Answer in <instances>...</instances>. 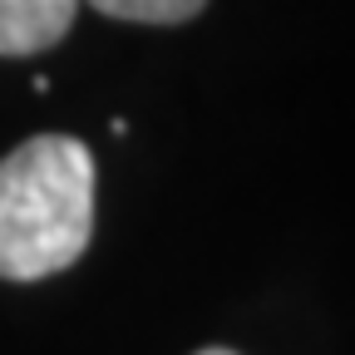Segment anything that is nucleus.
Returning <instances> with one entry per match:
<instances>
[{
  "label": "nucleus",
  "mask_w": 355,
  "mask_h": 355,
  "mask_svg": "<svg viewBox=\"0 0 355 355\" xmlns=\"http://www.w3.org/2000/svg\"><path fill=\"white\" fill-rule=\"evenodd\" d=\"M94 237V153L40 133L0 158V277L40 282L74 266Z\"/></svg>",
  "instance_id": "nucleus-1"
},
{
  "label": "nucleus",
  "mask_w": 355,
  "mask_h": 355,
  "mask_svg": "<svg viewBox=\"0 0 355 355\" xmlns=\"http://www.w3.org/2000/svg\"><path fill=\"white\" fill-rule=\"evenodd\" d=\"M79 0H0V55H40L69 35Z\"/></svg>",
  "instance_id": "nucleus-2"
},
{
  "label": "nucleus",
  "mask_w": 355,
  "mask_h": 355,
  "mask_svg": "<svg viewBox=\"0 0 355 355\" xmlns=\"http://www.w3.org/2000/svg\"><path fill=\"white\" fill-rule=\"evenodd\" d=\"M79 6H94L109 20H139V25H178L193 20L207 0H79Z\"/></svg>",
  "instance_id": "nucleus-3"
},
{
  "label": "nucleus",
  "mask_w": 355,
  "mask_h": 355,
  "mask_svg": "<svg viewBox=\"0 0 355 355\" xmlns=\"http://www.w3.org/2000/svg\"><path fill=\"white\" fill-rule=\"evenodd\" d=\"M198 355H232V350H217V345H212V350H198Z\"/></svg>",
  "instance_id": "nucleus-4"
}]
</instances>
